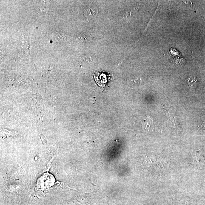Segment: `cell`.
Listing matches in <instances>:
<instances>
[{
	"label": "cell",
	"instance_id": "obj_2",
	"mask_svg": "<svg viewBox=\"0 0 205 205\" xmlns=\"http://www.w3.org/2000/svg\"><path fill=\"white\" fill-rule=\"evenodd\" d=\"M98 13V10L95 7H89L86 9L85 11V15L87 17H92L96 16Z\"/></svg>",
	"mask_w": 205,
	"mask_h": 205
},
{
	"label": "cell",
	"instance_id": "obj_1",
	"mask_svg": "<svg viewBox=\"0 0 205 205\" xmlns=\"http://www.w3.org/2000/svg\"><path fill=\"white\" fill-rule=\"evenodd\" d=\"M187 83L191 91L195 92L196 89L198 85V81L196 77L194 76H189L187 79Z\"/></svg>",
	"mask_w": 205,
	"mask_h": 205
}]
</instances>
